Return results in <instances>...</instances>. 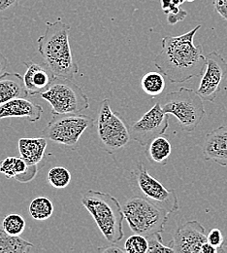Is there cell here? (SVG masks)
Instances as JSON below:
<instances>
[{
	"instance_id": "obj_29",
	"label": "cell",
	"mask_w": 227,
	"mask_h": 253,
	"mask_svg": "<svg viewBox=\"0 0 227 253\" xmlns=\"http://www.w3.org/2000/svg\"><path fill=\"white\" fill-rule=\"evenodd\" d=\"M216 12L227 22V0H212Z\"/></svg>"
},
{
	"instance_id": "obj_10",
	"label": "cell",
	"mask_w": 227,
	"mask_h": 253,
	"mask_svg": "<svg viewBox=\"0 0 227 253\" xmlns=\"http://www.w3.org/2000/svg\"><path fill=\"white\" fill-rule=\"evenodd\" d=\"M169 127V114H166L158 101L138 121L130 126L131 139L147 146L154 138L165 134Z\"/></svg>"
},
{
	"instance_id": "obj_32",
	"label": "cell",
	"mask_w": 227,
	"mask_h": 253,
	"mask_svg": "<svg viewBox=\"0 0 227 253\" xmlns=\"http://www.w3.org/2000/svg\"><path fill=\"white\" fill-rule=\"evenodd\" d=\"M201 253H219V251L215 247L210 245L208 242H206L202 247Z\"/></svg>"
},
{
	"instance_id": "obj_7",
	"label": "cell",
	"mask_w": 227,
	"mask_h": 253,
	"mask_svg": "<svg viewBox=\"0 0 227 253\" xmlns=\"http://www.w3.org/2000/svg\"><path fill=\"white\" fill-rule=\"evenodd\" d=\"M97 123L101 147L107 153L114 154L129 144L131 139L130 126L119 112L111 109L107 98L100 102Z\"/></svg>"
},
{
	"instance_id": "obj_6",
	"label": "cell",
	"mask_w": 227,
	"mask_h": 253,
	"mask_svg": "<svg viewBox=\"0 0 227 253\" xmlns=\"http://www.w3.org/2000/svg\"><path fill=\"white\" fill-rule=\"evenodd\" d=\"M40 96L50 103L52 114H79L90 107L89 97L73 79L56 76Z\"/></svg>"
},
{
	"instance_id": "obj_31",
	"label": "cell",
	"mask_w": 227,
	"mask_h": 253,
	"mask_svg": "<svg viewBox=\"0 0 227 253\" xmlns=\"http://www.w3.org/2000/svg\"><path fill=\"white\" fill-rule=\"evenodd\" d=\"M8 66H9L8 59L0 51V76H2L6 72Z\"/></svg>"
},
{
	"instance_id": "obj_27",
	"label": "cell",
	"mask_w": 227,
	"mask_h": 253,
	"mask_svg": "<svg viewBox=\"0 0 227 253\" xmlns=\"http://www.w3.org/2000/svg\"><path fill=\"white\" fill-rule=\"evenodd\" d=\"M23 0H0V22L11 20Z\"/></svg>"
},
{
	"instance_id": "obj_22",
	"label": "cell",
	"mask_w": 227,
	"mask_h": 253,
	"mask_svg": "<svg viewBox=\"0 0 227 253\" xmlns=\"http://www.w3.org/2000/svg\"><path fill=\"white\" fill-rule=\"evenodd\" d=\"M165 79L162 73L160 71H150L142 77L141 87L146 95L157 97L162 95L165 90Z\"/></svg>"
},
{
	"instance_id": "obj_8",
	"label": "cell",
	"mask_w": 227,
	"mask_h": 253,
	"mask_svg": "<svg viewBox=\"0 0 227 253\" xmlns=\"http://www.w3.org/2000/svg\"><path fill=\"white\" fill-rule=\"evenodd\" d=\"M94 126L95 119L83 113L52 114L42 136L70 149H76L83 133Z\"/></svg>"
},
{
	"instance_id": "obj_1",
	"label": "cell",
	"mask_w": 227,
	"mask_h": 253,
	"mask_svg": "<svg viewBox=\"0 0 227 253\" xmlns=\"http://www.w3.org/2000/svg\"><path fill=\"white\" fill-rule=\"evenodd\" d=\"M201 26L178 36H165L162 49L154 64L172 83H183L194 77H200L206 68V56L201 45H195V34Z\"/></svg>"
},
{
	"instance_id": "obj_19",
	"label": "cell",
	"mask_w": 227,
	"mask_h": 253,
	"mask_svg": "<svg viewBox=\"0 0 227 253\" xmlns=\"http://www.w3.org/2000/svg\"><path fill=\"white\" fill-rule=\"evenodd\" d=\"M2 219L0 217V253H29L34 245L20 236L8 234L2 227Z\"/></svg>"
},
{
	"instance_id": "obj_9",
	"label": "cell",
	"mask_w": 227,
	"mask_h": 253,
	"mask_svg": "<svg viewBox=\"0 0 227 253\" xmlns=\"http://www.w3.org/2000/svg\"><path fill=\"white\" fill-rule=\"evenodd\" d=\"M131 185L138 195L165 210L169 214L179 211V200L174 189L166 188L151 175L143 163L131 171Z\"/></svg>"
},
{
	"instance_id": "obj_4",
	"label": "cell",
	"mask_w": 227,
	"mask_h": 253,
	"mask_svg": "<svg viewBox=\"0 0 227 253\" xmlns=\"http://www.w3.org/2000/svg\"><path fill=\"white\" fill-rule=\"evenodd\" d=\"M123 211L130 230L145 237L163 233L169 217L165 210L140 195L127 200Z\"/></svg>"
},
{
	"instance_id": "obj_13",
	"label": "cell",
	"mask_w": 227,
	"mask_h": 253,
	"mask_svg": "<svg viewBox=\"0 0 227 253\" xmlns=\"http://www.w3.org/2000/svg\"><path fill=\"white\" fill-rule=\"evenodd\" d=\"M201 148L205 161L227 166V124L207 133L202 139Z\"/></svg>"
},
{
	"instance_id": "obj_2",
	"label": "cell",
	"mask_w": 227,
	"mask_h": 253,
	"mask_svg": "<svg viewBox=\"0 0 227 253\" xmlns=\"http://www.w3.org/2000/svg\"><path fill=\"white\" fill-rule=\"evenodd\" d=\"M46 27L45 33L37 39L38 52L44 63L55 76L74 79L79 67L70 47V27L61 18L53 23L47 22Z\"/></svg>"
},
{
	"instance_id": "obj_12",
	"label": "cell",
	"mask_w": 227,
	"mask_h": 253,
	"mask_svg": "<svg viewBox=\"0 0 227 253\" xmlns=\"http://www.w3.org/2000/svg\"><path fill=\"white\" fill-rule=\"evenodd\" d=\"M207 242L206 229L196 220L181 225L168 244L175 253H201L203 245Z\"/></svg>"
},
{
	"instance_id": "obj_26",
	"label": "cell",
	"mask_w": 227,
	"mask_h": 253,
	"mask_svg": "<svg viewBox=\"0 0 227 253\" xmlns=\"http://www.w3.org/2000/svg\"><path fill=\"white\" fill-rule=\"evenodd\" d=\"M149 242V248H148V253H175L174 250L169 246H165L163 244L162 233H158L152 236L147 237Z\"/></svg>"
},
{
	"instance_id": "obj_20",
	"label": "cell",
	"mask_w": 227,
	"mask_h": 253,
	"mask_svg": "<svg viewBox=\"0 0 227 253\" xmlns=\"http://www.w3.org/2000/svg\"><path fill=\"white\" fill-rule=\"evenodd\" d=\"M172 153V145L170 141L162 135L154 138L147 149V156L151 163L158 165H165Z\"/></svg>"
},
{
	"instance_id": "obj_3",
	"label": "cell",
	"mask_w": 227,
	"mask_h": 253,
	"mask_svg": "<svg viewBox=\"0 0 227 253\" xmlns=\"http://www.w3.org/2000/svg\"><path fill=\"white\" fill-rule=\"evenodd\" d=\"M81 202L108 242L116 244L123 240L125 215L117 198L106 192L88 190L82 194Z\"/></svg>"
},
{
	"instance_id": "obj_15",
	"label": "cell",
	"mask_w": 227,
	"mask_h": 253,
	"mask_svg": "<svg viewBox=\"0 0 227 253\" xmlns=\"http://www.w3.org/2000/svg\"><path fill=\"white\" fill-rule=\"evenodd\" d=\"M23 64L27 66L24 82L29 95H40L49 88L56 76L45 63L39 64L30 61L24 62Z\"/></svg>"
},
{
	"instance_id": "obj_16",
	"label": "cell",
	"mask_w": 227,
	"mask_h": 253,
	"mask_svg": "<svg viewBox=\"0 0 227 253\" xmlns=\"http://www.w3.org/2000/svg\"><path fill=\"white\" fill-rule=\"evenodd\" d=\"M43 165L29 166L22 157H7L0 162V173L7 179L14 178L21 183L33 180Z\"/></svg>"
},
{
	"instance_id": "obj_11",
	"label": "cell",
	"mask_w": 227,
	"mask_h": 253,
	"mask_svg": "<svg viewBox=\"0 0 227 253\" xmlns=\"http://www.w3.org/2000/svg\"><path fill=\"white\" fill-rule=\"evenodd\" d=\"M206 71L202 75L200 85L196 92L204 101L214 102L224 80L227 78V63L217 51L209 53L206 56Z\"/></svg>"
},
{
	"instance_id": "obj_23",
	"label": "cell",
	"mask_w": 227,
	"mask_h": 253,
	"mask_svg": "<svg viewBox=\"0 0 227 253\" xmlns=\"http://www.w3.org/2000/svg\"><path fill=\"white\" fill-rule=\"evenodd\" d=\"M48 181L54 188L64 189L71 182V173L65 167L56 166L49 170Z\"/></svg>"
},
{
	"instance_id": "obj_30",
	"label": "cell",
	"mask_w": 227,
	"mask_h": 253,
	"mask_svg": "<svg viewBox=\"0 0 227 253\" xmlns=\"http://www.w3.org/2000/svg\"><path fill=\"white\" fill-rule=\"evenodd\" d=\"M97 252L102 253H124L125 250H122V249H120L118 246H115V245L113 244V245H111V246H106V247L99 248L97 250Z\"/></svg>"
},
{
	"instance_id": "obj_18",
	"label": "cell",
	"mask_w": 227,
	"mask_h": 253,
	"mask_svg": "<svg viewBox=\"0 0 227 253\" xmlns=\"http://www.w3.org/2000/svg\"><path fill=\"white\" fill-rule=\"evenodd\" d=\"M20 157L24 159L29 166L43 165L47 148V139L45 137L27 138L23 137L18 143Z\"/></svg>"
},
{
	"instance_id": "obj_28",
	"label": "cell",
	"mask_w": 227,
	"mask_h": 253,
	"mask_svg": "<svg viewBox=\"0 0 227 253\" xmlns=\"http://www.w3.org/2000/svg\"><path fill=\"white\" fill-rule=\"evenodd\" d=\"M207 242L215 247L219 253H224V247H225V237L220 229H212L207 234Z\"/></svg>"
},
{
	"instance_id": "obj_5",
	"label": "cell",
	"mask_w": 227,
	"mask_h": 253,
	"mask_svg": "<svg viewBox=\"0 0 227 253\" xmlns=\"http://www.w3.org/2000/svg\"><path fill=\"white\" fill-rule=\"evenodd\" d=\"M203 99L198 93L188 88H181L159 100L166 114L174 115L186 132H193L205 116Z\"/></svg>"
},
{
	"instance_id": "obj_25",
	"label": "cell",
	"mask_w": 227,
	"mask_h": 253,
	"mask_svg": "<svg viewBox=\"0 0 227 253\" xmlns=\"http://www.w3.org/2000/svg\"><path fill=\"white\" fill-rule=\"evenodd\" d=\"M149 242L147 237L139 234L130 236L125 243V253H146L148 252Z\"/></svg>"
},
{
	"instance_id": "obj_24",
	"label": "cell",
	"mask_w": 227,
	"mask_h": 253,
	"mask_svg": "<svg viewBox=\"0 0 227 253\" xmlns=\"http://www.w3.org/2000/svg\"><path fill=\"white\" fill-rule=\"evenodd\" d=\"M2 227L10 235L21 236L26 229V220L19 213H10L3 216Z\"/></svg>"
},
{
	"instance_id": "obj_14",
	"label": "cell",
	"mask_w": 227,
	"mask_h": 253,
	"mask_svg": "<svg viewBox=\"0 0 227 253\" xmlns=\"http://www.w3.org/2000/svg\"><path fill=\"white\" fill-rule=\"evenodd\" d=\"M43 111L40 104L27 99V97H17L0 105V120L15 117L26 118L35 123L41 119Z\"/></svg>"
},
{
	"instance_id": "obj_21",
	"label": "cell",
	"mask_w": 227,
	"mask_h": 253,
	"mask_svg": "<svg viewBox=\"0 0 227 253\" xmlns=\"http://www.w3.org/2000/svg\"><path fill=\"white\" fill-rule=\"evenodd\" d=\"M29 211L34 220L45 221L53 215L54 204L49 197L39 196L32 201Z\"/></svg>"
},
{
	"instance_id": "obj_17",
	"label": "cell",
	"mask_w": 227,
	"mask_h": 253,
	"mask_svg": "<svg viewBox=\"0 0 227 253\" xmlns=\"http://www.w3.org/2000/svg\"><path fill=\"white\" fill-rule=\"evenodd\" d=\"M24 76L20 73L5 72L0 76V105L17 97H28Z\"/></svg>"
}]
</instances>
